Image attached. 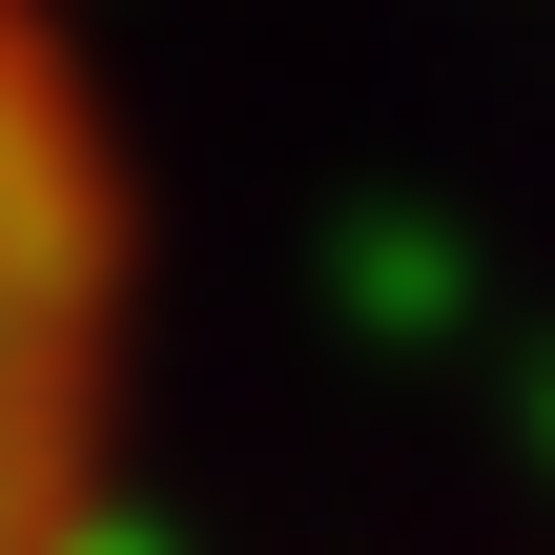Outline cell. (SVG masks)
I'll list each match as a JSON object with an SVG mask.
<instances>
[{"label": "cell", "instance_id": "obj_1", "mask_svg": "<svg viewBox=\"0 0 555 555\" xmlns=\"http://www.w3.org/2000/svg\"><path fill=\"white\" fill-rule=\"evenodd\" d=\"M144 206L62 0H0V555H124Z\"/></svg>", "mask_w": 555, "mask_h": 555}]
</instances>
